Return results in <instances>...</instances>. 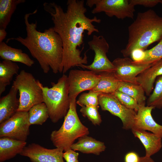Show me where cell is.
<instances>
[{
    "label": "cell",
    "instance_id": "1",
    "mask_svg": "<svg viewBox=\"0 0 162 162\" xmlns=\"http://www.w3.org/2000/svg\"><path fill=\"white\" fill-rule=\"evenodd\" d=\"M84 2L83 0H68L65 12L54 2L43 4L44 10L51 16L54 30L62 41L63 74L72 67L87 64V51L83 57L81 55L83 49L80 50L78 47L84 43L85 31L88 36L99 32L93 23H100L101 20L96 16L90 18L86 16Z\"/></svg>",
    "mask_w": 162,
    "mask_h": 162
},
{
    "label": "cell",
    "instance_id": "35",
    "mask_svg": "<svg viewBox=\"0 0 162 162\" xmlns=\"http://www.w3.org/2000/svg\"><path fill=\"white\" fill-rule=\"evenodd\" d=\"M7 33L5 29L0 28V43L3 42V41L6 37Z\"/></svg>",
    "mask_w": 162,
    "mask_h": 162
},
{
    "label": "cell",
    "instance_id": "16",
    "mask_svg": "<svg viewBox=\"0 0 162 162\" xmlns=\"http://www.w3.org/2000/svg\"><path fill=\"white\" fill-rule=\"evenodd\" d=\"M131 131L144 146L146 156L151 157L159 152L162 147V139L158 136L147 131L132 128Z\"/></svg>",
    "mask_w": 162,
    "mask_h": 162
},
{
    "label": "cell",
    "instance_id": "24",
    "mask_svg": "<svg viewBox=\"0 0 162 162\" xmlns=\"http://www.w3.org/2000/svg\"><path fill=\"white\" fill-rule=\"evenodd\" d=\"M117 90L131 97L139 105L146 104L145 92L142 88L138 84L121 81Z\"/></svg>",
    "mask_w": 162,
    "mask_h": 162
},
{
    "label": "cell",
    "instance_id": "18",
    "mask_svg": "<svg viewBox=\"0 0 162 162\" xmlns=\"http://www.w3.org/2000/svg\"><path fill=\"white\" fill-rule=\"evenodd\" d=\"M71 149L84 154L99 155L105 151L106 146L104 142L86 135L78 139L77 142L71 146Z\"/></svg>",
    "mask_w": 162,
    "mask_h": 162
},
{
    "label": "cell",
    "instance_id": "29",
    "mask_svg": "<svg viewBox=\"0 0 162 162\" xmlns=\"http://www.w3.org/2000/svg\"><path fill=\"white\" fill-rule=\"evenodd\" d=\"M101 93L90 90L88 93H82L80 96L76 101V104L81 106H98V97Z\"/></svg>",
    "mask_w": 162,
    "mask_h": 162
},
{
    "label": "cell",
    "instance_id": "21",
    "mask_svg": "<svg viewBox=\"0 0 162 162\" xmlns=\"http://www.w3.org/2000/svg\"><path fill=\"white\" fill-rule=\"evenodd\" d=\"M99 81L93 89L95 92L113 94L117 90L121 81L114 75L113 72H103L98 74Z\"/></svg>",
    "mask_w": 162,
    "mask_h": 162
},
{
    "label": "cell",
    "instance_id": "34",
    "mask_svg": "<svg viewBox=\"0 0 162 162\" xmlns=\"http://www.w3.org/2000/svg\"><path fill=\"white\" fill-rule=\"evenodd\" d=\"M144 51L141 50H136L133 51L130 55L132 60L135 62L141 60L143 58Z\"/></svg>",
    "mask_w": 162,
    "mask_h": 162
},
{
    "label": "cell",
    "instance_id": "20",
    "mask_svg": "<svg viewBox=\"0 0 162 162\" xmlns=\"http://www.w3.org/2000/svg\"><path fill=\"white\" fill-rule=\"evenodd\" d=\"M0 56L3 60L19 62L29 67L34 64V61L21 49L13 48L4 42L0 43Z\"/></svg>",
    "mask_w": 162,
    "mask_h": 162
},
{
    "label": "cell",
    "instance_id": "32",
    "mask_svg": "<svg viewBox=\"0 0 162 162\" xmlns=\"http://www.w3.org/2000/svg\"><path fill=\"white\" fill-rule=\"evenodd\" d=\"M79 155L78 153L70 149L64 152L63 157L66 162H78Z\"/></svg>",
    "mask_w": 162,
    "mask_h": 162
},
{
    "label": "cell",
    "instance_id": "2",
    "mask_svg": "<svg viewBox=\"0 0 162 162\" xmlns=\"http://www.w3.org/2000/svg\"><path fill=\"white\" fill-rule=\"evenodd\" d=\"M37 11L36 9L24 16L26 37L12 38L8 39L7 41L15 40L26 47L32 56L38 61L44 73L47 74L50 68L55 74L63 72V46L62 39L53 27L41 32L36 29V21L35 23L29 22L30 16Z\"/></svg>",
    "mask_w": 162,
    "mask_h": 162
},
{
    "label": "cell",
    "instance_id": "36",
    "mask_svg": "<svg viewBox=\"0 0 162 162\" xmlns=\"http://www.w3.org/2000/svg\"><path fill=\"white\" fill-rule=\"evenodd\" d=\"M139 162H155L151 158L146 156L140 157Z\"/></svg>",
    "mask_w": 162,
    "mask_h": 162
},
{
    "label": "cell",
    "instance_id": "11",
    "mask_svg": "<svg viewBox=\"0 0 162 162\" xmlns=\"http://www.w3.org/2000/svg\"><path fill=\"white\" fill-rule=\"evenodd\" d=\"M68 76L70 100L83 91L93 89L100 79L98 74L90 70H72Z\"/></svg>",
    "mask_w": 162,
    "mask_h": 162
},
{
    "label": "cell",
    "instance_id": "4",
    "mask_svg": "<svg viewBox=\"0 0 162 162\" xmlns=\"http://www.w3.org/2000/svg\"><path fill=\"white\" fill-rule=\"evenodd\" d=\"M76 98L70 99L69 108L62 126L58 130L52 131L50 135L54 146L64 152L71 149L76 139L89 133L88 128L82 124L77 114Z\"/></svg>",
    "mask_w": 162,
    "mask_h": 162
},
{
    "label": "cell",
    "instance_id": "9",
    "mask_svg": "<svg viewBox=\"0 0 162 162\" xmlns=\"http://www.w3.org/2000/svg\"><path fill=\"white\" fill-rule=\"evenodd\" d=\"M99 105L101 110L107 111L119 118L122 123V128L131 130L133 126L137 112L122 104L113 94L101 93L98 97Z\"/></svg>",
    "mask_w": 162,
    "mask_h": 162
},
{
    "label": "cell",
    "instance_id": "14",
    "mask_svg": "<svg viewBox=\"0 0 162 162\" xmlns=\"http://www.w3.org/2000/svg\"><path fill=\"white\" fill-rule=\"evenodd\" d=\"M154 108L145 104L139 105L132 128L148 131L162 139V125L154 121L152 115Z\"/></svg>",
    "mask_w": 162,
    "mask_h": 162
},
{
    "label": "cell",
    "instance_id": "27",
    "mask_svg": "<svg viewBox=\"0 0 162 162\" xmlns=\"http://www.w3.org/2000/svg\"><path fill=\"white\" fill-rule=\"evenodd\" d=\"M156 81L153 91L147 100V106L160 109L162 108V75L158 77Z\"/></svg>",
    "mask_w": 162,
    "mask_h": 162
},
{
    "label": "cell",
    "instance_id": "17",
    "mask_svg": "<svg viewBox=\"0 0 162 162\" xmlns=\"http://www.w3.org/2000/svg\"><path fill=\"white\" fill-rule=\"evenodd\" d=\"M17 89L11 87L9 93L0 99V123L8 119L16 112L19 106V98H17Z\"/></svg>",
    "mask_w": 162,
    "mask_h": 162
},
{
    "label": "cell",
    "instance_id": "37",
    "mask_svg": "<svg viewBox=\"0 0 162 162\" xmlns=\"http://www.w3.org/2000/svg\"><path fill=\"white\" fill-rule=\"evenodd\" d=\"M159 3L162 4V0H159Z\"/></svg>",
    "mask_w": 162,
    "mask_h": 162
},
{
    "label": "cell",
    "instance_id": "12",
    "mask_svg": "<svg viewBox=\"0 0 162 162\" xmlns=\"http://www.w3.org/2000/svg\"><path fill=\"white\" fill-rule=\"evenodd\" d=\"M112 63L115 67L113 73L119 81L136 84V77L153 63L136 64L128 57L117 58Z\"/></svg>",
    "mask_w": 162,
    "mask_h": 162
},
{
    "label": "cell",
    "instance_id": "33",
    "mask_svg": "<svg viewBox=\"0 0 162 162\" xmlns=\"http://www.w3.org/2000/svg\"><path fill=\"white\" fill-rule=\"evenodd\" d=\"M140 157L134 151L126 153L124 157V162H139Z\"/></svg>",
    "mask_w": 162,
    "mask_h": 162
},
{
    "label": "cell",
    "instance_id": "28",
    "mask_svg": "<svg viewBox=\"0 0 162 162\" xmlns=\"http://www.w3.org/2000/svg\"><path fill=\"white\" fill-rule=\"evenodd\" d=\"M80 110L82 116L87 118L94 125H100L102 122L98 109V106H83Z\"/></svg>",
    "mask_w": 162,
    "mask_h": 162
},
{
    "label": "cell",
    "instance_id": "8",
    "mask_svg": "<svg viewBox=\"0 0 162 162\" xmlns=\"http://www.w3.org/2000/svg\"><path fill=\"white\" fill-rule=\"evenodd\" d=\"M86 4L91 8L95 6L92 11L93 14L104 12L109 17L122 20L134 18L135 6L129 0H87Z\"/></svg>",
    "mask_w": 162,
    "mask_h": 162
},
{
    "label": "cell",
    "instance_id": "15",
    "mask_svg": "<svg viewBox=\"0 0 162 162\" xmlns=\"http://www.w3.org/2000/svg\"><path fill=\"white\" fill-rule=\"evenodd\" d=\"M162 75V59L154 63L136 77V83L143 88L147 96H149L157 78Z\"/></svg>",
    "mask_w": 162,
    "mask_h": 162
},
{
    "label": "cell",
    "instance_id": "30",
    "mask_svg": "<svg viewBox=\"0 0 162 162\" xmlns=\"http://www.w3.org/2000/svg\"><path fill=\"white\" fill-rule=\"evenodd\" d=\"M120 102L126 107L135 111L136 112L139 108V105L132 98L118 90L113 93Z\"/></svg>",
    "mask_w": 162,
    "mask_h": 162
},
{
    "label": "cell",
    "instance_id": "5",
    "mask_svg": "<svg viewBox=\"0 0 162 162\" xmlns=\"http://www.w3.org/2000/svg\"><path fill=\"white\" fill-rule=\"evenodd\" d=\"M38 83L42 91L43 102L47 107L49 118L52 122L56 123L65 117L70 107L68 76L63 74L56 83H51L50 88L44 86L38 80Z\"/></svg>",
    "mask_w": 162,
    "mask_h": 162
},
{
    "label": "cell",
    "instance_id": "23",
    "mask_svg": "<svg viewBox=\"0 0 162 162\" xmlns=\"http://www.w3.org/2000/svg\"><path fill=\"white\" fill-rule=\"evenodd\" d=\"M25 0H0V28L5 29L18 4Z\"/></svg>",
    "mask_w": 162,
    "mask_h": 162
},
{
    "label": "cell",
    "instance_id": "3",
    "mask_svg": "<svg viewBox=\"0 0 162 162\" xmlns=\"http://www.w3.org/2000/svg\"><path fill=\"white\" fill-rule=\"evenodd\" d=\"M128 37L125 48L121 52L124 57L136 50H144L162 39V17L152 9L139 12L128 27Z\"/></svg>",
    "mask_w": 162,
    "mask_h": 162
},
{
    "label": "cell",
    "instance_id": "10",
    "mask_svg": "<svg viewBox=\"0 0 162 162\" xmlns=\"http://www.w3.org/2000/svg\"><path fill=\"white\" fill-rule=\"evenodd\" d=\"M30 126L28 112L17 111L0 124V137L26 141L29 134Z\"/></svg>",
    "mask_w": 162,
    "mask_h": 162
},
{
    "label": "cell",
    "instance_id": "13",
    "mask_svg": "<svg viewBox=\"0 0 162 162\" xmlns=\"http://www.w3.org/2000/svg\"><path fill=\"white\" fill-rule=\"evenodd\" d=\"M64 151L60 148L48 149L33 143L26 146L20 154L28 158L32 162H64Z\"/></svg>",
    "mask_w": 162,
    "mask_h": 162
},
{
    "label": "cell",
    "instance_id": "25",
    "mask_svg": "<svg viewBox=\"0 0 162 162\" xmlns=\"http://www.w3.org/2000/svg\"><path fill=\"white\" fill-rule=\"evenodd\" d=\"M28 119L30 125H42L49 118L47 107L42 102L33 106L28 111Z\"/></svg>",
    "mask_w": 162,
    "mask_h": 162
},
{
    "label": "cell",
    "instance_id": "7",
    "mask_svg": "<svg viewBox=\"0 0 162 162\" xmlns=\"http://www.w3.org/2000/svg\"><path fill=\"white\" fill-rule=\"evenodd\" d=\"M88 44L89 49L94 53L93 62L89 65L81 64L77 66L87 69L97 74L103 72H113L115 67L107 56L109 45L105 38L102 35H94Z\"/></svg>",
    "mask_w": 162,
    "mask_h": 162
},
{
    "label": "cell",
    "instance_id": "19",
    "mask_svg": "<svg viewBox=\"0 0 162 162\" xmlns=\"http://www.w3.org/2000/svg\"><path fill=\"white\" fill-rule=\"evenodd\" d=\"M26 145V141L8 137H0V162H3L20 154Z\"/></svg>",
    "mask_w": 162,
    "mask_h": 162
},
{
    "label": "cell",
    "instance_id": "6",
    "mask_svg": "<svg viewBox=\"0 0 162 162\" xmlns=\"http://www.w3.org/2000/svg\"><path fill=\"white\" fill-rule=\"evenodd\" d=\"M31 73L21 70L13 81L12 85L19 93V106L17 111L28 112L34 106L43 102L42 91Z\"/></svg>",
    "mask_w": 162,
    "mask_h": 162
},
{
    "label": "cell",
    "instance_id": "31",
    "mask_svg": "<svg viewBox=\"0 0 162 162\" xmlns=\"http://www.w3.org/2000/svg\"><path fill=\"white\" fill-rule=\"evenodd\" d=\"M129 2L134 6L141 5L146 7H153L159 3V0H129Z\"/></svg>",
    "mask_w": 162,
    "mask_h": 162
},
{
    "label": "cell",
    "instance_id": "22",
    "mask_svg": "<svg viewBox=\"0 0 162 162\" xmlns=\"http://www.w3.org/2000/svg\"><path fill=\"white\" fill-rule=\"evenodd\" d=\"M20 68L17 64L12 61L3 60L0 63V95L10 84L14 76L17 74Z\"/></svg>",
    "mask_w": 162,
    "mask_h": 162
},
{
    "label": "cell",
    "instance_id": "26",
    "mask_svg": "<svg viewBox=\"0 0 162 162\" xmlns=\"http://www.w3.org/2000/svg\"><path fill=\"white\" fill-rule=\"evenodd\" d=\"M162 59V39L156 46L149 50L143 51L142 58L134 63L138 64L153 63Z\"/></svg>",
    "mask_w": 162,
    "mask_h": 162
}]
</instances>
